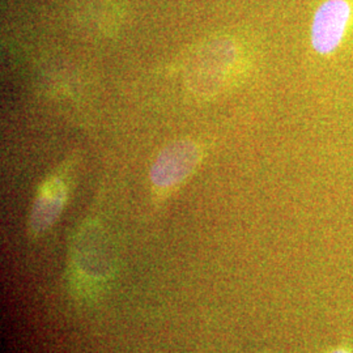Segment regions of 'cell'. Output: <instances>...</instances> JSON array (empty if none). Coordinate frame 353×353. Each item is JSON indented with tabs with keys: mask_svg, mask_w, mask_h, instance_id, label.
I'll use <instances>...</instances> for the list:
<instances>
[{
	"mask_svg": "<svg viewBox=\"0 0 353 353\" xmlns=\"http://www.w3.org/2000/svg\"><path fill=\"white\" fill-rule=\"evenodd\" d=\"M353 17L351 0H325L316 8L312 23V45L326 55L339 46Z\"/></svg>",
	"mask_w": 353,
	"mask_h": 353,
	"instance_id": "1",
	"label": "cell"
},
{
	"mask_svg": "<svg viewBox=\"0 0 353 353\" xmlns=\"http://www.w3.org/2000/svg\"><path fill=\"white\" fill-rule=\"evenodd\" d=\"M198 160V150L194 144L183 141L168 147L153 165L151 178L157 188L168 189L190 174Z\"/></svg>",
	"mask_w": 353,
	"mask_h": 353,
	"instance_id": "2",
	"label": "cell"
},
{
	"mask_svg": "<svg viewBox=\"0 0 353 353\" xmlns=\"http://www.w3.org/2000/svg\"><path fill=\"white\" fill-rule=\"evenodd\" d=\"M65 202V189L59 181L49 183L39 194L30 216V229L34 234L43 233L61 214Z\"/></svg>",
	"mask_w": 353,
	"mask_h": 353,
	"instance_id": "3",
	"label": "cell"
},
{
	"mask_svg": "<svg viewBox=\"0 0 353 353\" xmlns=\"http://www.w3.org/2000/svg\"><path fill=\"white\" fill-rule=\"evenodd\" d=\"M323 353H353V347L350 343H341L335 347H330Z\"/></svg>",
	"mask_w": 353,
	"mask_h": 353,
	"instance_id": "4",
	"label": "cell"
}]
</instances>
